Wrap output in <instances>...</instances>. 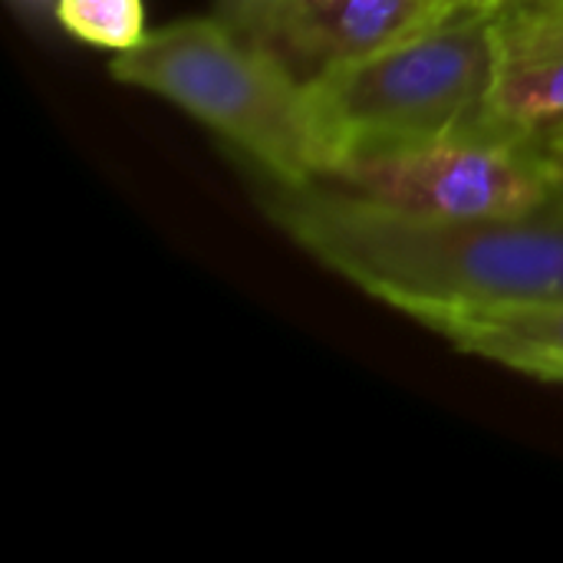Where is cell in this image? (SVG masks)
<instances>
[{
    "instance_id": "6da1fadb",
    "label": "cell",
    "mask_w": 563,
    "mask_h": 563,
    "mask_svg": "<svg viewBox=\"0 0 563 563\" xmlns=\"http://www.w3.org/2000/svg\"><path fill=\"white\" fill-rule=\"evenodd\" d=\"M267 211L310 257L419 323L563 300L561 208L449 221L274 185Z\"/></svg>"
},
{
    "instance_id": "7a4b0ae2",
    "label": "cell",
    "mask_w": 563,
    "mask_h": 563,
    "mask_svg": "<svg viewBox=\"0 0 563 563\" xmlns=\"http://www.w3.org/2000/svg\"><path fill=\"white\" fill-rule=\"evenodd\" d=\"M109 76L178 106L247 155L277 188H307L320 175L307 79L218 13L145 33L112 56Z\"/></svg>"
},
{
    "instance_id": "3957f363",
    "label": "cell",
    "mask_w": 563,
    "mask_h": 563,
    "mask_svg": "<svg viewBox=\"0 0 563 563\" xmlns=\"http://www.w3.org/2000/svg\"><path fill=\"white\" fill-rule=\"evenodd\" d=\"M492 69V16L455 10L376 53L313 73L307 99L320 175L350 158L465 132Z\"/></svg>"
},
{
    "instance_id": "277c9868",
    "label": "cell",
    "mask_w": 563,
    "mask_h": 563,
    "mask_svg": "<svg viewBox=\"0 0 563 563\" xmlns=\"http://www.w3.org/2000/svg\"><path fill=\"white\" fill-rule=\"evenodd\" d=\"M317 188L416 218H495L551 205L531 148L455 132L435 142L350 158L323 172Z\"/></svg>"
},
{
    "instance_id": "5b68a950",
    "label": "cell",
    "mask_w": 563,
    "mask_h": 563,
    "mask_svg": "<svg viewBox=\"0 0 563 563\" xmlns=\"http://www.w3.org/2000/svg\"><path fill=\"white\" fill-rule=\"evenodd\" d=\"M492 86L465 132L541 148L563 135V13L492 16Z\"/></svg>"
},
{
    "instance_id": "8992f818",
    "label": "cell",
    "mask_w": 563,
    "mask_h": 563,
    "mask_svg": "<svg viewBox=\"0 0 563 563\" xmlns=\"http://www.w3.org/2000/svg\"><path fill=\"white\" fill-rule=\"evenodd\" d=\"M455 10H462L459 0H290L284 59L310 79L327 66L412 36Z\"/></svg>"
},
{
    "instance_id": "52a82bcc",
    "label": "cell",
    "mask_w": 563,
    "mask_h": 563,
    "mask_svg": "<svg viewBox=\"0 0 563 563\" xmlns=\"http://www.w3.org/2000/svg\"><path fill=\"white\" fill-rule=\"evenodd\" d=\"M422 327L442 333L472 356L548 383H563V300L511 310L439 313L422 320Z\"/></svg>"
},
{
    "instance_id": "ba28073f",
    "label": "cell",
    "mask_w": 563,
    "mask_h": 563,
    "mask_svg": "<svg viewBox=\"0 0 563 563\" xmlns=\"http://www.w3.org/2000/svg\"><path fill=\"white\" fill-rule=\"evenodd\" d=\"M53 13L66 33L99 49H132L145 36L142 0H53Z\"/></svg>"
},
{
    "instance_id": "9c48e42d",
    "label": "cell",
    "mask_w": 563,
    "mask_h": 563,
    "mask_svg": "<svg viewBox=\"0 0 563 563\" xmlns=\"http://www.w3.org/2000/svg\"><path fill=\"white\" fill-rule=\"evenodd\" d=\"M214 13L241 36L284 56L290 0H214Z\"/></svg>"
},
{
    "instance_id": "30bf717a",
    "label": "cell",
    "mask_w": 563,
    "mask_h": 563,
    "mask_svg": "<svg viewBox=\"0 0 563 563\" xmlns=\"http://www.w3.org/2000/svg\"><path fill=\"white\" fill-rule=\"evenodd\" d=\"M534 155H538L541 172L548 178V191H551V205L548 208H561L563 211V135L561 139H551L541 148H534Z\"/></svg>"
},
{
    "instance_id": "8fae6325",
    "label": "cell",
    "mask_w": 563,
    "mask_h": 563,
    "mask_svg": "<svg viewBox=\"0 0 563 563\" xmlns=\"http://www.w3.org/2000/svg\"><path fill=\"white\" fill-rule=\"evenodd\" d=\"M498 13H511V16H561L563 0H508Z\"/></svg>"
},
{
    "instance_id": "7c38bea8",
    "label": "cell",
    "mask_w": 563,
    "mask_h": 563,
    "mask_svg": "<svg viewBox=\"0 0 563 563\" xmlns=\"http://www.w3.org/2000/svg\"><path fill=\"white\" fill-rule=\"evenodd\" d=\"M508 0H459L462 10H475V13H485V16H495Z\"/></svg>"
}]
</instances>
